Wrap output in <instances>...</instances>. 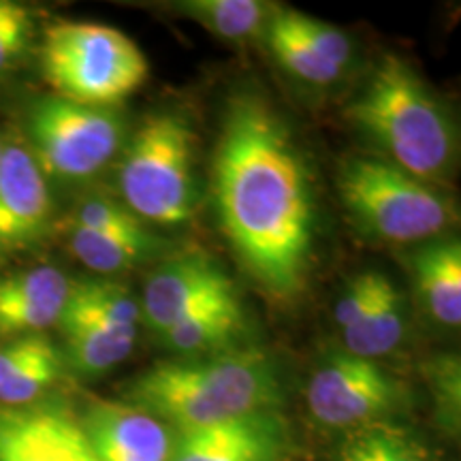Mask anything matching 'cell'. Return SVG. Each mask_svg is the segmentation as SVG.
Here are the masks:
<instances>
[{"instance_id": "cell-28", "label": "cell", "mask_w": 461, "mask_h": 461, "mask_svg": "<svg viewBox=\"0 0 461 461\" xmlns=\"http://www.w3.org/2000/svg\"><path fill=\"white\" fill-rule=\"evenodd\" d=\"M389 276L380 272H363L346 282L344 291L339 293L336 302V308H333V319H336L339 331L355 325L363 314L370 312L372 305L378 302L380 293L389 285Z\"/></svg>"}, {"instance_id": "cell-30", "label": "cell", "mask_w": 461, "mask_h": 461, "mask_svg": "<svg viewBox=\"0 0 461 461\" xmlns=\"http://www.w3.org/2000/svg\"><path fill=\"white\" fill-rule=\"evenodd\" d=\"M3 146H5V140H3V137H0V154H3Z\"/></svg>"}, {"instance_id": "cell-16", "label": "cell", "mask_w": 461, "mask_h": 461, "mask_svg": "<svg viewBox=\"0 0 461 461\" xmlns=\"http://www.w3.org/2000/svg\"><path fill=\"white\" fill-rule=\"evenodd\" d=\"M65 370L60 348L45 333L0 342V406L43 402Z\"/></svg>"}, {"instance_id": "cell-12", "label": "cell", "mask_w": 461, "mask_h": 461, "mask_svg": "<svg viewBox=\"0 0 461 461\" xmlns=\"http://www.w3.org/2000/svg\"><path fill=\"white\" fill-rule=\"evenodd\" d=\"M235 282L205 252H182L149 274L141 297V316L157 336L212 299L235 291Z\"/></svg>"}, {"instance_id": "cell-10", "label": "cell", "mask_w": 461, "mask_h": 461, "mask_svg": "<svg viewBox=\"0 0 461 461\" xmlns=\"http://www.w3.org/2000/svg\"><path fill=\"white\" fill-rule=\"evenodd\" d=\"M48 177L24 141H5L0 154V255L28 250L51 224Z\"/></svg>"}, {"instance_id": "cell-4", "label": "cell", "mask_w": 461, "mask_h": 461, "mask_svg": "<svg viewBox=\"0 0 461 461\" xmlns=\"http://www.w3.org/2000/svg\"><path fill=\"white\" fill-rule=\"evenodd\" d=\"M194 148L197 135L186 115L173 109L148 113L118 160L126 210L163 227L188 222L197 207Z\"/></svg>"}, {"instance_id": "cell-24", "label": "cell", "mask_w": 461, "mask_h": 461, "mask_svg": "<svg viewBox=\"0 0 461 461\" xmlns=\"http://www.w3.org/2000/svg\"><path fill=\"white\" fill-rule=\"evenodd\" d=\"M265 39H267L269 50L278 65L293 77L312 86H331L342 77L344 71L322 60L312 45L305 41V37L295 26L291 9L274 11L267 28H265Z\"/></svg>"}, {"instance_id": "cell-3", "label": "cell", "mask_w": 461, "mask_h": 461, "mask_svg": "<svg viewBox=\"0 0 461 461\" xmlns=\"http://www.w3.org/2000/svg\"><path fill=\"white\" fill-rule=\"evenodd\" d=\"M346 118L383 154L380 158L419 180L436 184L451 176L457 129L445 103L403 58H380Z\"/></svg>"}, {"instance_id": "cell-18", "label": "cell", "mask_w": 461, "mask_h": 461, "mask_svg": "<svg viewBox=\"0 0 461 461\" xmlns=\"http://www.w3.org/2000/svg\"><path fill=\"white\" fill-rule=\"evenodd\" d=\"M141 308L135 295L120 282L103 276L71 280L60 325H90L112 331H137Z\"/></svg>"}, {"instance_id": "cell-29", "label": "cell", "mask_w": 461, "mask_h": 461, "mask_svg": "<svg viewBox=\"0 0 461 461\" xmlns=\"http://www.w3.org/2000/svg\"><path fill=\"white\" fill-rule=\"evenodd\" d=\"M293 20H295V26L305 37V41L312 45L322 60L330 62L339 71L348 67L350 56H353V45H350V39L339 28L327 24L322 20H316L312 15L299 14V11H293Z\"/></svg>"}, {"instance_id": "cell-25", "label": "cell", "mask_w": 461, "mask_h": 461, "mask_svg": "<svg viewBox=\"0 0 461 461\" xmlns=\"http://www.w3.org/2000/svg\"><path fill=\"white\" fill-rule=\"evenodd\" d=\"M425 383L434 400V414L440 429L451 438L461 425V363L459 355H438L423 366Z\"/></svg>"}, {"instance_id": "cell-5", "label": "cell", "mask_w": 461, "mask_h": 461, "mask_svg": "<svg viewBox=\"0 0 461 461\" xmlns=\"http://www.w3.org/2000/svg\"><path fill=\"white\" fill-rule=\"evenodd\" d=\"M338 190L357 227L389 244H425L457 222L447 193L380 157L346 158Z\"/></svg>"}, {"instance_id": "cell-19", "label": "cell", "mask_w": 461, "mask_h": 461, "mask_svg": "<svg viewBox=\"0 0 461 461\" xmlns=\"http://www.w3.org/2000/svg\"><path fill=\"white\" fill-rule=\"evenodd\" d=\"M406 327V299L393 285V280H389L370 312L363 314L355 325L342 330L344 350L361 359L378 361L380 357L391 355L402 344Z\"/></svg>"}, {"instance_id": "cell-23", "label": "cell", "mask_w": 461, "mask_h": 461, "mask_svg": "<svg viewBox=\"0 0 461 461\" xmlns=\"http://www.w3.org/2000/svg\"><path fill=\"white\" fill-rule=\"evenodd\" d=\"M68 250L96 276H107L132 269L148 258L157 248V240L149 233L141 235H103L67 224Z\"/></svg>"}, {"instance_id": "cell-7", "label": "cell", "mask_w": 461, "mask_h": 461, "mask_svg": "<svg viewBox=\"0 0 461 461\" xmlns=\"http://www.w3.org/2000/svg\"><path fill=\"white\" fill-rule=\"evenodd\" d=\"M26 137L45 177L79 182L101 173L118 157L124 146V120L113 107L45 96L28 109Z\"/></svg>"}, {"instance_id": "cell-8", "label": "cell", "mask_w": 461, "mask_h": 461, "mask_svg": "<svg viewBox=\"0 0 461 461\" xmlns=\"http://www.w3.org/2000/svg\"><path fill=\"white\" fill-rule=\"evenodd\" d=\"M308 411L330 429H355L393 419L408 406V389L378 361L333 350L310 374Z\"/></svg>"}, {"instance_id": "cell-17", "label": "cell", "mask_w": 461, "mask_h": 461, "mask_svg": "<svg viewBox=\"0 0 461 461\" xmlns=\"http://www.w3.org/2000/svg\"><path fill=\"white\" fill-rule=\"evenodd\" d=\"M412 280L428 314L442 327L461 322V244L453 238L425 241L411 257Z\"/></svg>"}, {"instance_id": "cell-21", "label": "cell", "mask_w": 461, "mask_h": 461, "mask_svg": "<svg viewBox=\"0 0 461 461\" xmlns=\"http://www.w3.org/2000/svg\"><path fill=\"white\" fill-rule=\"evenodd\" d=\"M62 361L82 378H99L135 350L137 331H112L90 325H60Z\"/></svg>"}, {"instance_id": "cell-26", "label": "cell", "mask_w": 461, "mask_h": 461, "mask_svg": "<svg viewBox=\"0 0 461 461\" xmlns=\"http://www.w3.org/2000/svg\"><path fill=\"white\" fill-rule=\"evenodd\" d=\"M68 227L95 230L103 235H141L148 233L140 218L109 199H88L71 212L67 221Z\"/></svg>"}, {"instance_id": "cell-15", "label": "cell", "mask_w": 461, "mask_h": 461, "mask_svg": "<svg viewBox=\"0 0 461 461\" xmlns=\"http://www.w3.org/2000/svg\"><path fill=\"white\" fill-rule=\"evenodd\" d=\"M158 339L177 359L216 355L246 346V310L238 288L182 316L160 333Z\"/></svg>"}, {"instance_id": "cell-13", "label": "cell", "mask_w": 461, "mask_h": 461, "mask_svg": "<svg viewBox=\"0 0 461 461\" xmlns=\"http://www.w3.org/2000/svg\"><path fill=\"white\" fill-rule=\"evenodd\" d=\"M77 419L99 461L173 459L171 428L129 403L92 397Z\"/></svg>"}, {"instance_id": "cell-6", "label": "cell", "mask_w": 461, "mask_h": 461, "mask_svg": "<svg viewBox=\"0 0 461 461\" xmlns=\"http://www.w3.org/2000/svg\"><path fill=\"white\" fill-rule=\"evenodd\" d=\"M43 79L54 96L113 107L146 84L148 58L118 28L96 22H56L43 34Z\"/></svg>"}, {"instance_id": "cell-14", "label": "cell", "mask_w": 461, "mask_h": 461, "mask_svg": "<svg viewBox=\"0 0 461 461\" xmlns=\"http://www.w3.org/2000/svg\"><path fill=\"white\" fill-rule=\"evenodd\" d=\"M71 278L54 265L0 274V342L41 336L60 321Z\"/></svg>"}, {"instance_id": "cell-11", "label": "cell", "mask_w": 461, "mask_h": 461, "mask_svg": "<svg viewBox=\"0 0 461 461\" xmlns=\"http://www.w3.org/2000/svg\"><path fill=\"white\" fill-rule=\"evenodd\" d=\"M288 451V423L280 411H274L205 428L176 429L171 461H285Z\"/></svg>"}, {"instance_id": "cell-20", "label": "cell", "mask_w": 461, "mask_h": 461, "mask_svg": "<svg viewBox=\"0 0 461 461\" xmlns=\"http://www.w3.org/2000/svg\"><path fill=\"white\" fill-rule=\"evenodd\" d=\"M338 461H438V457L411 428L387 419L344 431Z\"/></svg>"}, {"instance_id": "cell-27", "label": "cell", "mask_w": 461, "mask_h": 461, "mask_svg": "<svg viewBox=\"0 0 461 461\" xmlns=\"http://www.w3.org/2000/svg\"><path fill=\"white\" fill-rule=\"evenodd\" d=\"M34 39V15L26 5L0 0V75L24 60Z\"/></svg>"}, {"instance_id": "cell-1", "label": "cell", "mask_w": 461, "mask_h": 461, "mask_svg": "<svg viewBox=\"0 0 461 461\" xmlns=\"http://www.w3.org/2000/svg\"><path fill=\"white\" fill-rule=\"evenodd\" d=\"M214 201L235 257L269 295L302 291L316 224L312 176L288 126L258 95L229 101L214 157Z\"/></svg>"}, {"instance_id": "cell-22", "label": "cell", "mask_w": 461, "mask_h": 461, "mask_svg": "<svg viewBox=\"0 0 461 461\" xmlns=\"http://www.w3.org/2000/svg\"><path fill=\"white\" fill-rule=\"evenodd\" d=\"M171 11L224 41H246L265 32L276 9L261 0H180Z\"/></svg>"}, {"instance_id": "cell-9", "label": "cell", "mask_w": 461, "mask_h": 461, "mask_svg": "<svg viewBox=\"0 0 461 461\" xmlns=\"http://www.w3.org/2000/svg\"><path fill=\"white\" fill-rule=\"evenodd\" d=\"M0 461H99L77 414L54 402L0 406Z\"/></svg>"}, {"instance_id": "cell-2", "label": "cell", "mask_w": 461, "mask_h": 461, "mask_svg": "<svg viewBox=\"0 0 461 461\" xmlns=\"http://www.w3.org/2000/svg\"><path fill=\"white\" fill-rule=\"evenodd\" d=\"M282 402L280 366L267 350L248 344L216 355L158 361L124 391V403L173 431L274 412Z\"/></svg>"}]
</instances>
